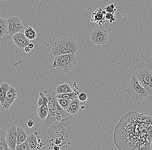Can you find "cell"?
<instances>
[{
	"label": "cell",
	"mask_w": 152,
	"mask_h": 150,
	"mask_svg": "<svg viewBox=\"0 0 152 150\" xmlns=\"http://www.w3.org/2000/svg\"><path fill=\"white\" fill-rule=\"evenodd\" d=\"M24 34L29 40H35L37 36V34L33 27L28 26H26L25 28Z\"/></svg>",
	"instance_id": "ffe728a7"
},
{
	"label": "cell",
	"mask_w": 152,
	"mask_h": 150,
	"mask_svg": "<svg viewBox=\"0 0 152 150\" xmlns=\"http://www.w3.org/2000/svg\"><path fill=\"white\" fill-rule=\"evenodd\" d=\"M77 98L80 101L81 105H84L87 100V96L84 93H80L78 96Z\"/></svg>",
	"instance_id": "484cf974"
},
{
	"label": "cell",
	"mask_w": 152,
	"mask_h": 150,
	"mask_svg": "<svg viewBox=\"0 0 152 150\" xmlns=\"http://www.w3.org/2000/svg\"><path fill=\"white\" fill-rule=\"evenodd\" d=\"M116 4H111L104 7L106 13H113L115 14L118 10L115 8Z\"/></svg>",
	"instance_id": "d4e9b609"
},
{
	"label": "cell",
	"mask_w": 152,
	"mask_h": 150,
	"mask_svg": "<svg viewBox=\"0 0 152 150\" xmlns=\"http://www.w3.org/2000/svg\"><path fill=\"white\" fill-rule=\"evenodd\" d=\"M27 140L30 150H37L38 149V141L37 136L35 133L30 134L28 136Z\"/></svg>",
	"instance_id": "ac0fdd59"
},
{
	"label": "cell",
	"mask_w": 152,
	"mask_h": 150,
	"mask_svg": "<svg viewBox=\"0 0 152 150\" xmlns=\"http://www.w3.org/2000/svg\"><path fill=\"white\" fill-rule=\"evenodd\" d=\"M27 137L28 135L22 127H17V145L23 143L27 140Z\"/></svg>",
	"instance_id": "9a60e30c"
},
{
	"label": "cell",
	"mask_w": 152,
	"mask_h": 150,
	"mask_svg": "<svg viewBox=\"0 0 152 150\" xmlns=\"http://www.w3.org/2000/svg\"><path fill=\"white\" fill-rule=\"evenodd\" d=\"M80 93L78 92L72 91L71 93H64V94H57L58 98L65 99L73 100L78 97Z\"/></svg>",
	"instance_id": "7402d4cb"
},
{
	"label": "cell",
	"mask_w": 152,
	"mask_h": 150,
	"mask_svg": "<svg viewBox=\"0 0 152 150\" xmlns=\"http://www.w3.org/2000/svg\"><path fill=\"white\" fill-rule=\"evenodd\" d=\"M44 94L48 100V103H54L58 102V98L57 97V93L56 92L52 91L51 89H45L41 91Z\"/></svg>",
	"instance_id": "2e32d148"
},
{
	"label": "cell",
	"mask_w": 152,
	"mask_h": 150,
	"mask_svg": "<svg viewBox=\"0 0 152 150\" xmlns=\"http://www.w3.org/2000/svg\"><path fill=\"white\" fill-rule=\"evenodd\" d=\"M40 97L42 98L44 100L43 104L38 108L37 113L38 116L42 120H45L47 117L48 113V100L46 96L40 92L39 93Z\"/></svg>",
	"instance_id": "8fae6325"
},
{
	"label": "cell",
	"mask_w": 152,
	"mask_h": 150,
	"mask_svg": "<svg viewBox=\"0 0 152 150\" xmlns=\"http://www.w3.org/2000/svg\"><path fill=\"white\" fill-rule=\"evenodd\" d=\"M28 46L30 49H32L33 48H34V45L33 44L30 43L28 45Z\"/></svg>",
	"instance_id": "1f68e13d"
},
{
	"label": "cell",
	"mask_w": 152,
	"mask_h": 150,
	"mask_svg": "<svg viewBox=\"0 0 152 150\" xmlns=\"http://www.w3.org/2000/svg\"><path fill=\"white\" fill-rule=\"evenodd\" d=\"M6 134L7 131L3 130L0 126V150H10L6 140Z\"/></svg>",
	"instance_id": "e0dca14e"
},
{
	"label": "cell",
	"mask_w": 152,
	"mask_h": 150,
	"mask_svg": "<svg viewBox=\"0 0 152 150\" xmlns=\"http://www.w3.org/2000/svg\"><path fill=\"white\" fill-rule=\"evenodd\" d=\"M44 103V100L41 97H39L38 99V102H37V104L38 105V107H40Z\"/></svg>",
	"instance_id": "f546056e"
},
{
	"label": "cell",
	"mask_w": 152,
	"mask_h": 150,
	"mask_svg": "<svg viewBox=\"0 0 152 150\" xmlns=\"http://www.w3.org/2000/svg\"><path fill=\"white\" fill-rule=\"evenodd\" d=\"M109 39L107 29L104 26H99L93 29L90 34V39L94 44L98 46L107 43Z\"/></svg>",
	"instance_id": "52a82bcc"
},
{
	"label": "cell",
	"mask_w": 152,
	"mask_h": 150,
	"mask_svg": "<svg viewBox=\"0 0 152 150\" xmlns=\"http://www.w3.org/2000/svg\"><path fill=\"white\" fill-rule=\"evenodd\" d=\"M8 34V23L7 20L0 17V40L5 34Z\"/></svg>",
	"instance_id": "d6986e66"
},
{
	"label": "cell",
	"mask_w": 152,
	"mask_h": 150,
	"mask_svg": "<svg viewBox=\"0 0 152 150\" xmlns=\"http://www.w3.org/2000/svg\"><path fill=\"white\" fill-rule=\"evenodd\" d=\"M150 60H151V61H152V55L151 57V58L150 59Z\"/></svg>",
	"instance_id": "e575fe53"
},
{
	"label": "cell",
	"mask_w": 152,
	"mask_h": 150,
	"mask_svg": "<svg viewBox=\"0 0 152 150\" xmlns=\"http://www.w3.org/2000/svg\"><path fill=\"white\" fill-rule=\"evenodd\" d=\"M48 113L44 121V124L48 127H52L55 123L66 119L65 110L57 102L54 105L48 106Z\"/></svg>",
	"instance_id": "8992f818"
},
{
	"label": "cell",
	"mask_w": 152,
	"mask_h": 150,
	"mask_svg": "<svg viewBox=\"0 0 152 150\" xmlns=\"http://www.w3.org/2000/svg\"><path fill=\"white\" fill-rule=\"evenodd\" d=\"M24 49L25 52L27 53H29V52H30V51H31V49H30L28 46H26V47L24 48Z\"/></svg>",
	"instance_id": "4dcf8cb0"
},
{
	"label": "cell",
	"mask_w": 152,
	"mask_h": 150,
	"mask_svg": "<svg viewBox=\"0 0 152 150\" xmlns=\"http://www.w3.org/2000/svg\"><path fill=\"white\" fill-rule=\"evenodd\" d=\"M106 12L103 11L101 8H99L96 9L94 11L92 12L91 21L96 23L101 26L105 23V15Z\"/></svg>",
	"instance_id": "4fadbf2b"
},
{
	"label": "cell",
	"mask_w": 152,
	"mask_h": 150,
	"mask_svg": "<svg viewBox=\"0 0 152 150\" xmlns=\"http://www.w3.org/2000/svg\"><path fill=\"white\" fill-rule=\"evenodd\" d=\"M73 91L71 86L68 83H64L58 85L56 89V92L57 94H64V93H71Z\"/></svg>",
	"instance_id": "44dd1931"
},
{
	"label": "cell",
	"mask_w": 152,
	"mask_h": 150,
	"mask_svg": "<svg viewBox=\"0 0 152 150\" xmlns=\"http://www.w3.org/2000/svg\"><path fill=\"white\" fill-rule=\"evenodd\" d=\"M20 94V92L13 87H10V89L7 92L6 97L2 104H1L2 109L7 110L14 103L15 100L18 98Z\"/></svg>",
	"instance_id": "9c48e42d"
},
{
	"label": "cell",
	"mask_w": 152,
	"mask_h": 150,
	"mask_svg": "<svg viewBox=\"0 0 152 150\" xmlns=\"http://www.w3.org/2000/svg\"><path fill=\"white\" fill-rule=\"evenodd\" d=\"M27 125L28 128H32L35 125V122L32 119H29L27 122Z\"/></svg>",
	"instance_id": "f1b7e54d"
},
{
	"label": "cell",
	"mask_w": 152,
	"mask_h": 150,
	"mask_svg": "<svg viewBox=\"0 0 152 150\" xmlns=\"http://www.w3.org/2000/svg\"><path fill=\"white\" fill-rule=\"evenodd\" d=\"M81 106L80 101L77 98L72 100L69 106L67 107L66 111L71 115H75L77 113L80 109Z\"/></svg>",
	"instance_id": "5bb4252c"
},
{
	"label": "cell",
	"mask_w": 152,
	"mask_h": 150,
	"mask_svg": "<svg viewBox=\"0 0 152 150\" xmlns=\"http://www.w3.org/2000/svg\"><path fill=\"white\" fill-rule=\"evenodd\" d=\"M152 116L129 112L124 116L114 132V142L120 150H150Z\"/></svg>",
	"instance_id": "6da1fadb"
},
{
	"label": "cell",
	"mask_w": 152,
	"mask_h": 150,
	"mask_svg": "<svg viewBox=\"0 0 152 150\" xmlns=\"http://www.w3.org/2000/svg\"><path fill=\"white\" fill-rule=\"evenodd\" d=\"M132 75L140 81L149 95H152V67L140 62L133 68Z\"/></svg>",
	"instance_id": "3957f363"
},
{
	"label": "cell",
	"mask_w": 152,
	"mask_h": 150,
	"mask_svg": "<svg viewBox=\"0 0 152 150\" xmlns=\"http://www.w3.org/2000/svg\"><path fill=\"white\" fill-rule=\"evenodd\" d=\"M77 58L75 54H66L55 57L52 67L61 72L67 73L76 66Z\"/></svg>",
	"instance_id": "277c9868"
},
{
	"label": "cell",
	"mask_w": 152,
	"mask_h": 150,
	"mask_svg": "<svg viewBox=\"0 0 152 150\" xmlns=\"http://www.w3.org/2000/svg\"><path fill=\"white\" fill-rule=\"evenodd\" d=\"M16 150H30L28 145V140H26L23 143L16 145Z\"/></svg>",
	"instance_id": "cb8c5ba5"
},
{
	"label": "cell",
	"mask_w": 152,
	"mask_h": 150,
	"mask_svg": "<svg viewBox=\"0 0 152 150\" xmlns=\"http://www.w3.org/2000/svg\"><path fill=\"white\" fill-rule=\"evenodd\" d=\"M8 23V34L13 37L15 34L22 32L24 29L23 24L19 18L11 16L7 19Z\"/></svg>",
	"instance_id": "ba28073f"
},
{
	"label": "cell",
	"mask_w": 152,
	"mask_h": 150,
	"mask_svg": "<svg viewBox=\"0 0 152 150\" xmlns=\"http://www.w3.org/2000/svg\"><path fill=\"white\" fill-rule=\"evenodd\" d=\"M78 45L75 40L66 36L58 38L53 42L52 53L55 57L66 54H75Z\"/></svg>",
	"instance_id": "7a4b0ae2"
},
{
	"label": "cell",
	"mask_w": 152,
	"mask_h": 150,
	"mask_svg": "<svg viewBox=\"0 0 152 150\" xmlns=\"http://www.w3.org/2000/svg\"><path fill=\"white\" fill-rule=\"evenodd\" d=\"M150 150H152V139L151 142V145H150Z\"/></svg>",
	"instance_id": "836d02e7"
},
{
	"label": "cell",
	"mask_w": 152,
	"mask_h": 150,
	"mask_svg": "<svg viewBox=\"0 0 152 150\" xmlns=\"http://www.w3.org/2000/svg\"><path fill=\"white\" fill-rule=\"evenodd\" d=\"M105 19L109 20L110 23H112L116 20V17L115 14L113 13H106L105 15Z\"/></svg>",
	"instance_id": "83f0119b"
},
{
	"label": "cell",
	"mask_w": 152,
	"mask_h": 150,
	"mask_svg": "<svg viewBox=\"0 0 152 150\" xmlns=\"http://www.w3.org/2000/svg\"><path fill=\"white\" fill-rule=\"evenodd\" d=\"M7 144L10 150H15L16 149V140H17V127L12 126L9 127L7 130Z\"/></svg>",
	"instance_id": "30bf717a"
},
{
	"label": "cell",
	"mask_w": 152,
	"mask_h": 150,
	"mask_svg": "<svg viewBox=\"0 0 152 150\" xmlns=\"http://www.w3.org/2000/svg\"><path fill=\"white\" fill-rule=\"evenodd\" d=\"M13 41L18 48H24L30 43V40L26 38L24 33L19 32L13 36Z\"/></svg>",
	"instance_id": "7c38bea8"
},
{
	"label": "cell",
	"mask_w": 152,
	"mask_h": 150,
	"mask_svg": "<svg viewBox=\"0 0 152 150\" xmlns=\"http://www.w3.org/2000/svg\"><path fill=\"white\" fill-rule=\"evenodd\" d=\"M141 84L137 78L132 75L127 86L126 92L134 101L143 100L149 95L146 89Z\"/></svg>",
	"instance_id": "5b68a950"
},
{
	"label": "cell",
	"mask_w": 152,
	"mask_h": 150,
	"mask_svg": "<svg viewBox=\"0 0 152 150\" xmlns=\"http://www.w3.org/2000/svg\"><path fill=\"white\" fill-rule=\"evenodd\" d=\"M85 108V106H84V105H81L80 107L81 109L82 110H83V109H84V108Z\"/></svg>",
	"instance_id": "d6a6232c"
},
{
	"label": "cell",
	"mask_w": 152,
	"mask_h": 150,
	"mask_svg": "<svg viewBox=\"0 0 152 150\" xmlns=\"http://www.w3.org/2000/svg\"><path fill=\"white\" fill-rule=\"evenodd\" d=\"M11 86H10L7 83H3L0 86V93L7 92L10 89Z\"/></svg>",
	"instance_id": "4316f807"
},
{
	"label": "cell",
	"mask_w": 152,
	"mask_h": 150,
	"mask_svg": "<svg viewBox=\"0 0 152 150\" xmlns=\"http://www.w3.org/2000/svg\"><path fill=\"white\" fill-rule=\"evenodd\" d=\"M72 100L58 98V102L59 105L66 111L67 107L70 105Z\"/></svg>",
	"instance_id": "603a6c76"
}]
</instances>
